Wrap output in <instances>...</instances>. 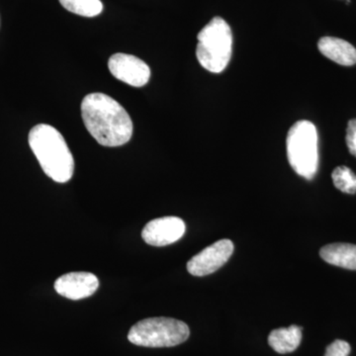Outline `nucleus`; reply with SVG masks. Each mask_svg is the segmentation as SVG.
<instances>
[{
    "label": "nucleus",
    "mask_w": 356,
    "mask_h": 356,
    "mask_svg": "<svg viewBox=\"0 0 356 356\" xmlns=\"http://www.w3.org/2000/svg\"><path fill=\"white\" fill-rule=\"evenodd\" d=\"M81 117L86 128L98 144L120 147L133 136V122L126 109L104 93H90L81 102Z\"/></svg>",
    "instance_id": "obj_1"
},
{
    "label": "nucleus",
    "mask_w": 356,
    "mask_h": 356,
    "mask_svg": "<svg viewBox=\"0 0 356 356\" xmlns=\"http://www.w3.org/2000/svg\"><path fill=\"white\" fill-rule=\"evenodd\" d=\"M29 146L47 177L58 184L72 179L74 159L65 138L57 129L39 124L29 133Z\"/></svg>",
    "instance_id": "obj_2"
},
{
    "label": "nucleus",
    "mask_w": 356,
    "mask_h": 356,
    "mask_svg": "<svg viewBox=\"0 0 356 356\" xmlns=\"http://www.w3.org/2000/svg\"><path fill=\"white\" fill-rule=\"evenodd\" d=\"M196 57L204 69L214 74L228 67L233 49L231 27L221 17H214L197 35Z\"/></svg>",
    "instance_id": "obj_3"
},
{
    "label": "nucleus",
    "mask_w": 356,
    "mask_h": 356,
    "mask_svg": "<svg viewBox=\"0 0 356 356\" xmlns=\"http://www.w3.org/2000/svg\"><path fill=\"white\" fill-rule=\"evenodd\" d=\"M318 142L317 128L310 121H298L288 132V161L295 172L306 179H313L318 172Z\"/></svg>",
    "instance_id": "obj_4"
},
{
    "label": "nucleus",
    "mask_w": 356,
    "mask_h": 356,
    "mask_svg": "<svg viewBox=\"0 0 356 356\" xmlns=\"http://www.w3.org/2000/svg\"><path fill=\"white\" fill-rule=\"evenodd\" d=\"M191 336L188 325L172 318H149L131 327L128 339L145 348H172L184 343Z\"/></svg>",
    "instance_id": "obj_5"
},
{
    "label": "nucleus",
    "mask_w": 356,
    "mask_h": 356,
    "mask_svg": "<svg viewBox=\"0 0 356 356\" xmlns=\"http://www.w3.org/2000/svg\"><path fill=\"white\" fill-rule=\"evenodd\" d=\"M234 252V243L232 241L220 240L209 247L204 248L202 252L194 255L187 262V270L193 276L209 275L217 271L229 261Z\"/></svg>",
    "instance_id": "obj_6"
},
{
    "label": "nucleus",
    "mask_w": 356,
    "mask_h": 356,
    "mask_svg": "<svg viewBox=\"0 0 356 356\" xmlns=\"http://www.w3.org/2000/svg\"><path fill=\"white\" fill-rule=\"evenodd\" d=\"M108 67L112 76L134 88L146 86L151 79L149 65L140 58L128 54H114L109 58Z\"/></svg>",
    "instance_id": "obj_7"
},
{
    "label": "nucleus",
    "mask_w": 356,
    "mask_h": 356,
    "mask_svg": "<svg viewBox=\"0 0 356 356\" xmlns=\"http://www.w3.org/2000/svg\"><path fill=\"white\" fill-rule=\"evenodd\" d=\"M185 224L178 217H163L147 222L142 232V238L149 245L165 247L177 242L184 236Z\"/></svg>",
    "instance_id": "obj_8"
},
{
    "label": "nucleus",
    "mask_w": 356,
    "mask_h": 356,
    "mask_svg": "<svg viewBox=\"0 0 356 356\" xmlns=\"http://www.w3.org/2000/svg\"><path fill=\"white\" fill-rule=\"evenodd\" d=\"M99 287V280L90 273H70L60 276L55 282L58 295L70 300L92 296Z\"/></svg>",
    "instance_id": "obj_9"
},
{
    "label": "nucleus",
    "mask_w": 356,
    "mask_h": 356,
    "mask_svg": "<svg viewBox=\"0 0 356 356\" xmlns=\"http://www.w3.org/2000/svg\"><path fill=\"white\" fill-rule=\"evenodd\" d=\"M318 51L332 62L346 67L356 64V49L348 42L334 37H323L318 43Z\"/></svg>",
    "instance_id": "obj_10"
},
{
    "label": "nucleus",
    "mask_w": 356,
    "mask_h": 356,
    "mask_svg": "<svg viewBox=\"0 0 356 356\" xmlns=\"http://www.w3.org/2000/svg\"><path fill=\"white\" fill-rule=\"evenodd\" d=\"M320 255L327 264L356 270V245L350 243H331L321 248Z\"/></svg>",
    "instance_id": "obj_11"
},
{
    "label": "nucleus",
    "mask_w": 356,
    "mask_h": 356,
    "mask_svg": "<svg viewBox=\"0 0 356 356\" xmlns=\"http://www.w3.org/2000/svg\"><path fill=\"white\" fill-rule=\"evenodd\" d=\"M301 341L302 329L295 325L273 330L268 336L269 346L280 355H286L296 350Z\"/></svg>",
    "instance_id": "obj_12"
},
{
    "label": "nucleus",
    "mask_w": 356,
    "mask_h": 356,
    "mask_svg": "<svg viewBox=\"0 0 356 356\" xmlns=\"http://www.w3.org/2000/svg\"><path fill=\"white\" fill-rule=\"evenodd\" d=\"M64 8L70 13L83 17H95L103 11L100 0H58Z\"/></svg>",
    "instance_id": "obj_13"
},
{
    "label": "nucleus",
    "mask_w": 356,
    "mask_h": 356,
    "mask_svg": "<svg viewBox=\"0 0 356 356\" xmlns=\"http://www.w3.org/2000/svg\"><path fill=\"white\" fill-rule=\"evenodd\" d=\"M334 186L343 193H356V175L348 166H337L332 173Z\"/></svg>",
    "instance_id": "obj_14"
},
{
    "label": "nucleus",
    "mask_w": 356,
    "mask_h": 356,
    "mask_svg": "<svg viewBox=\"0 0 356 356\" xmlns=\"http://www.w3.org/2000/svg\"><path fill=\"white\" fill-rule=\"evenodd\" d=\"M350 350V343L341 339H337L327 346L325 356H348Z\"/></svg>",
    "instance_id": "obj_15"
},
{
    "label": "nucleus",
    "mask_w": 356,
    "mask_h": 356,
    "mask_svg": "<svg viewBox=\"0 0 356 356\" xmlns=\"http://www.w3.org/2000/svg\"><path fill=\"white\" fill-rule=\"evenodd\" d=\"M346 140L348 151L356 158V119L348 122Z\"/></svg>",
    "instance_id": "obj_16"
}]
</instances>
